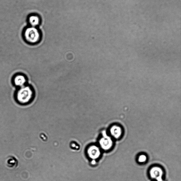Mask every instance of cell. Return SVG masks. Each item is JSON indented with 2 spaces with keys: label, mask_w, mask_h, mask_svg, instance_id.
Returning <instances> with one entry per match:
<instances>
[{
  "label": "cell",
  "mask_w": 181,
  "mask_h": 181,
  "mask_svg": "<svg viewBox=\"0 0 181 181\" xmlns=\"http://www.w3.org/2000/svg\"><path fill=\"white\" fill-rule=\"evenodd\" d=\"M18 164V161L14 157L10 156L7 161V165L11 168L17 167Z\"/></svg>",
  "instance_id": "cell-9"
},
{
  "label": "cell",
  "mask_w": 181,
  "mask_h": 181,
  "mask_svg": "<svg viewBox=\"0 0 181 181\" xmlns=\"http://www.w3.org/2000/svg\"><path fill=\"white\" fill-rule=\"evenodd\" d=\"M28 22L32 27H36L39 25L40 19L38 16L36 15H31L28 18Z\"/></svg>",
  "instance_id": "cell-8"
},
{
  "label": "cell",
  "mask_w": 181,
  "mask_h": 181,
  "mask_svg": "<svg viewBox=\"0 0 181 181\" xmlns=\"http://www.w3.org/2000/svg\"><path fill=\"white\" fill-rule=\"evenodd\" d=\"M23 37L27 43L32 45L39 44L42 40L41 33L36 27L26 28L24 32Z\"/></svg>",
  "instance_id": "cell-2"
},
{
  "label": "cell",
  "mask_w": 181,
  "mask_h": 181,
  "mask_svg": "<svg viewBox=\"0 0 181 181\" xmlns=\"http://www.w3.org/2000/svg\"><path fill=\"white\" fill-rule=\"evenodd\" d=\"M147 156L144 155H142L139 156L138 161L139 163H144L147 161Z\"/></svg>",
  "instance_id": "cell-10"
},
{
  "label": "cell",
  "mask_w": 181,
  "mask_h": 181,
  "mask_svg": "<svg viewBox=\"0 0 181 181\" xmlns=\"http://www.w3.org/2000/svg\"><path fill=\"white\" fill-rule=\"evenodd\" d=\"M88 154L91 158L96 159L99 157L101 154V152L98 148L93 145L88 148Z\"/></svg>",
  "instance_id": "cell-6"
},
{
  "label": "cell",
  "mask_w": 181,
  "mask_h": 181,
  "mask_svg": "<svg viewBox=\"0 0 181 181\" xmlns=\"http://www.w3.org/2000/svg\"><path fill=\"white\" fill-rule=\"evenodd\" d=\"M161 169L157 167L153 168L150 172V177L156 181H163V172Z\"/></svg>",
  "instance_id": "cell-5"
},
{
  "label": "cell",
  "mask_w": 181,
  "mask_h": 181,
  "mask_svg": "<svg viewBox=\"0 0 181 181\" xmlns=\"http://www.w3.org/2000/svg\"><path fill=\"white\" fill-rule=\"evenodd\" d=\"M102 135L103 137L100 140V145L103 149L109 150L113 146V140L110 137L108 136L105 131L103 132Z\"/></svg>",
  "instance_id": "cell-4"
},
{
  "label": "cell",
  "mask_w": 181,
  "mask_h": 181,
  "mask_svg": "<svg viewBox=\"0 0 181 181\" xmlns=\"http://www.w3.org/2000/svg\"><path fill=\"white\" fill-rule=\"evenodd\" d=\"M36 96V92L32 85L28 84L18 88L16 92L15 97L19 104L25 105L33 102Z\"/></svg>",
  "instance_id": "cell-1"
},
{
  "label": "cell",
  "mask_w": 181,
  "mask_h": 181,
  "mask_svg": "<svg viewBox=\"0 0 181 181\" xmlns=\"http://www.w3.org/2000/svg\"><path fill=\"white\" fill-rule=\"evenodd\" d=\"M12 81L13 85L19 88L28 84V78L25 74L18 73L14 75Z\"/></svg>",
  "instance_id": "cell-3"
},
{
  "label": "cell",
  "mask_w": 181,
  "mask_h": 181,
  "mask_svg": "<svg viewBox=\"0 0 181 181\" xmlns=\"http://www.w3.org/2000/svg\"><path fill=\"white\" fill-rule=\"evenodd\" d=\"M110 132L112 136L114 138L118 139L122 135V129L120 126L117 125L113 126L110 129Z\"/></svg>",
  "instance_id": "cell-7"
}]
</instances>
